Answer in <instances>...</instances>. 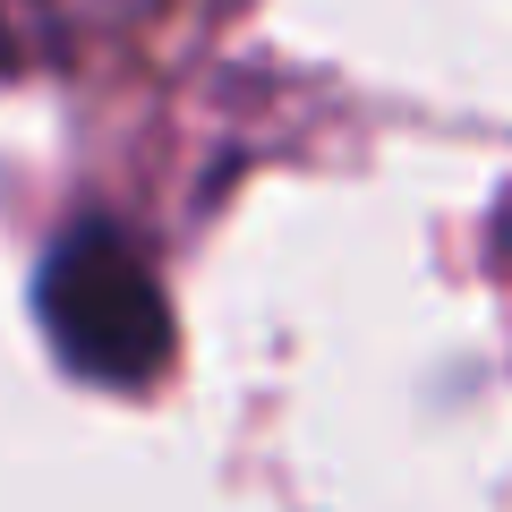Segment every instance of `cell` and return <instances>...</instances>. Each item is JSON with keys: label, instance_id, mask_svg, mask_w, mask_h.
<instances>
[{"label": "cell", "instance_id": "cell-1", "mask_svg": "<svg viewBox=\"0 0 512 512\" xmlns=\"http://www.w3.org/2000/svg\"><path fill=\"white\" fill-rule=\"evenodd\" d=\"M35 308H43L52 350L94 384H146V376H163V359H171V308H163V291H154L146 256L128 248L120 231H103V222L69 231L43 256Z\"/></svg>", "mask_w": 512, "mask_h": 512}]
</instances>
